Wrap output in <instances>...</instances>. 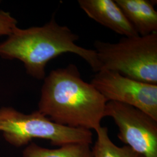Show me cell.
Instances as JSON below:
<instances>
[{"mask_svg": "<svg viewBox=\"0 0 157 157\" xmlns=\"http://www.w3.org/2000/svg\"><path fill=\"white\" fill-rule=\"evenodd\" d=\"M106 98L82 78L73 63L44 78L38 111L56 124L96 131L105 117Z\"/></svg>", "mask_w": 157, "mask_h": 157, "instance_id": "obj_1", "label": "cell"}, {"mask_svg": "<svg viewBox=\"0 0 157 157\" xmlns=\"http://www.w3.org/2000/svg\"><path fill=\"white\" fill-rule=\"evenodd\" d=\"M112 118L119 139L144 157H157V121L140 109L116 101H108L105 117Z\"/></svg>", "mask_w": 157, "mask_h": 157, "instance_id": "obj_5", "label": "cell"}, {"mask_svg": "<svg viewBox=\"0 0 157 157\" xmlns=\"http://www.w3.org/2000/svg\"><path fill=\"white\" fill-rule=\"evenodd\" d=\"M17 20L8 12L0 10V36H10L17 28Z\"/></svg>", "mask_w": 157, "mask_h": 157, "instance_id": "obj_11", "label": "cell"}, {"mask_svg": "<svg viewBox=\"0 0 157 157\" xmlns=\"http://www.w3.org/2000/svg\"><path fill=\"white\" fill-rule=\"evenodd\" d=\"M97 140L92 151L94 157H144L127 146L119 147L110 139L107 127L96 131Z\"/></svg>", "mask_w": 157, "mask_h": 157, "instance_id": "obj_10", "label": "cell"}, {"mask_svg": "<svg viewBox=\"0 0 157 157\" xmlns=\"http://www.w3.org/2000/svg\"><path fill=\"white\" fill-rule=\"evenodd\" d=\"M124 16L141 36L157 32V1L115 0Z\"/></svg>", "mask_w": 157, "mask_h": 157, "instance_id": "obj_8", "label": "cell"}, {"mask_svg": "<svg viewBox=\"0 0 157 157\" xmlns=\"http://www.w3.org/2000/svg\"><path fill=\"white\" fill-rule=\"evenodd\" d=\"M93 46L100 71H114L141 82L157 84V32L123 37L115 43L96 40Z\"/></svg>", "mask_w": 157, "mask_h": 157, "instance_id": "obj_3", "label": "cell"}, {"mask_svg": "<svg viewBox=\"0 0 157 157\" xmlns=\"http://www.w3.org/2000/svg\"><path fill=\"white\" fill-rule=\"evenodd\" d=\"M90 83L107 101L133 106L157 121V84L141 82L107 70L96 72Z\"/></svg>", "mask_w": 157, "mask_h": 157, "instance_id": "obj_6", "label": "cell"}, {"mask_svg": "<svg viewBox=\"0 0 157 157\" xmlns=\"http://www.w3.org/2000/svg\"><path fill=\"white\" fill-rule=\"evenodd\" d=\"M0 132L8 143L16 147L28 144L34 139L50 140L59 147L93 143L91 130L56 124L38 111L25 114L11 107L0 108Z\"/></svg>", "mask_w": 157, "mask_h": 157, "instance_id": "obj_4", "label": "cell"}, {"mask_svg": "<svg viewBox=\"0 0 157 157\" xmlns=\"http://www.w3.org/2000/svg\"><path fill=\"white\" fill-rule=\"evenodd\" d=\"M78 35L56 22L53 17L41 26L28 29L17 27L6 41L0 43V56L22 62L27 73L33 78H45V67L51 60L65 53L83 59L94 72L100 67L95 51L76 44Z\"/></svg>", "mask_w": 157, "mask_h": 157, "instance_id": "obj_2", "label": "cell"}, {"mask_svg": "<svg viewBox=\"0 0 157 157\" xmlns=\"http://www.w3.org/2000/svg\"><path fill=\"white\" fill-rule=\"evenodd\" d=\"M80 8L95 22L124 37L139 36L113 0H78Z\"/></svg>", "mask_w": 157, "mask_h": 157, "instance_id": "obj_7", "label": "cell"}, {"mask_svg": "<svg viewBox=\"0 0 157 157\" xmlns=\"http://www.w3.org/2000/svg\"><path fill=\"white\" fill-rule=\"evenodd\" d=\"M23 157H94L90 144H71L49 149L31 143L23 150Z\"/></svg>", "mask_w": 157, "mask_h": 157, "instance_id": "obj_9", "label": "cell"}]
</instances>
